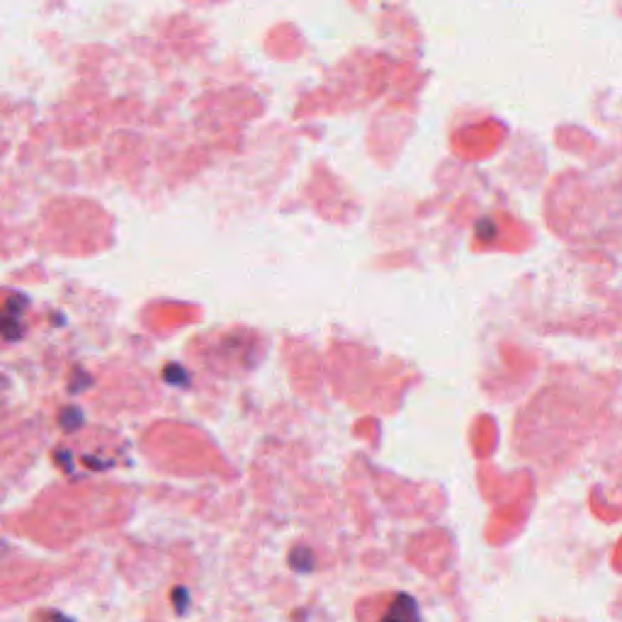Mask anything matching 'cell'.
I'll return each mask as SVG.
<instances>
[{"label": "cell", "instance_id": "1", "mask_svg": "<svg viewBox=\"0 0 622 622\" xmlns=\"http://www.w3.org/2000/svg\"><path fill=\"white\" fill-rule=\"evenodd\" d=\"M377 622H421L418 603L409 593H397V596H392V601L387 603L385 613H382V618Z\"/></svg>", "mask_w": 622, "mask_h": 622}, {"label": "cell", "instance_id": "2", "mask_svg": "<svg viewBox=\"0 0 622 622\" xmlns=\"http://www.w3.org/2000/svg\"><path fill=\"white\" fill-rule=\"evenodd\" d=\"M313 564H316V559H313V552L309 547H296L292 549V554H289V567L301 574L311 572Z\"/></svg>", "mask_w": 622, "mask_h": 622}, {"label": "cell", "instance_id": "3", "mask_svg": "<svg viewBox=\"0 0 622 622\" xmlns=\"http://www.w3.org/2000/svg\"><path fill=\"white\" fill-rule=\"evenodd\" d=\"M173 606H176V610L178 613H185V608H188V603H190V596H188V589H173Z\"/></svg>", "mask_w": 622, "mask_h": 622}, {"label": "cell", "instance_id": "4", "mask_svg": "<svg viewBox=\"0 0 622 622\" xmlns=\"http://www.w3.org/2000/svg\"><path fill=\"white\" fill-rule=\"evenodd\" d=\"M37 622H73V620H68L66 615L59 613V610H44V613L37 618Z\"/></svg>", "mask_w": 622, "mask_h": 622}]
</instances>
